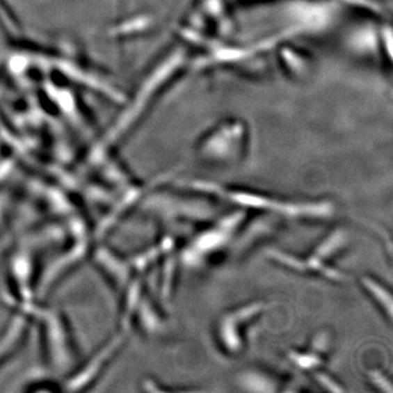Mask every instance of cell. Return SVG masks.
I'll use <instances>...</instances> for the list:
<instances>
[{
	"mask_svg": "<svg viewBox=\"0 0 393 393\" xmlns=\"http://www.w3.org/2000/svg\"><path fill=\"white\" fill-rule=\"evenodd\" d=\"M247 214L248 211L237 208L231 214L218 218L214 225L193 236L182 255L185 264L193 268L201 266L210 257L229 246L245 223Z\"/></svg>",
	"mask_w": 393,
	"mask_h": 393,
	"instance_id": "cell-2",
	"label": "cell"
},
{
	"mask_svg": "<svg viewBox=\"0 0 393 393\" xmlns=\"http://www.w3.org/2000/svg\"><path fill=\"white\" fill-rule=\"evenodd\" d=\"M314 376V379L316 383L321 386L322 388H325L328 391H335V392H340V391H344L340 383H337L333 377L328 375V374L323 373V371H318L312 373Z\"/></svg>",
	"mask_w": 393,
	"mask_h": 393,
	"instance_id": "cell-9",
	"label": "cell"
},
{
	"mask_svg": "<svg viewBox=\"0 0 393 393\" xmlns=\"http://www.w3.org/2000/svg\"><path fill=\"white\" fill-rule=\"evenodd\" d=\"M348 243V235L342 229H335L316 245L310 256L321 264H330Z\"/></svg>",
	"mask_w": 393,
	"mask_h": 393,
	"instance_id": "cell-5",
	"label": "cell"
},
{
	"mask_svg": "<svg viewBox=\"0 0 393 393\" xmlns=\"http://www.w3.org/2000/svg\"><path fill=\"white\" fill-rule=\"evenodd\" d=\"M360 283L366 294L371 297L379 310L385 314L388 321H392L393 300L390 289L383 282L367 274L360 278Z\"/></svg>",
	"mask_w": 393,
	"mask_h": 393,
	"instance_id": "cell-6",
	"label": "cell"
},
{
	"mask_svg": "<svg viewBox=\"0 0 393 393\" xmlns=\"http://www.w3.org/2000/svg\"><path fill=\"white\" fill-rule=\"evenodd\" d=\"M269 306L268 303L260 300L243 305L223 314L216 328V341L222 351L230 356L239 355L245 345L243 331Z\"/></svg>",
	"mask_w": 393,
	"mask_h": 393,
	"instance_id": "cell-3",
	"label": "cell"
},
{
	"mask_svg": "<svg viewBox=\"0 0 393 393\" xmlns=\"http://www.w3.org/2000/svg\"><path fill=\"white\" fill-rule=\"evenodd\" d=\"M239 386L250 392H277L280 387L275 378L259 369L243 371L237 378Z\"/></svg>",
	"mask_w": 393,
	"mask_h": 393,
	"instance_id": "cell-7",
	"label": "cell"
},
{
	"mask_svg": "<svg viewBox=\"0 0 393 393\" xmlns=\"http://www.w3.org/2000/svg\"><path fill=\"white\" fill-rule=\"evenodd\" d=\"M188 187L195 193L231 203L243 210H255L280 218L293 220H328L335 214V204L331 200L295 201L277 198L256 191L225 187L208 180H191Z\"/></svg>",
	"mask_w": 393,
	"mask_h": 393,
	"instance_id": "cell-1",
	"label": "cell"
},
{
	"mask_svg": "<svg viewBox=\"0 0 393 393\" xmlns=\"http://www.w3.org/2000/svg\"><path fill=\"white\" fill-rule=\"evenodd\" d=\"M368 383L375 387L377 390L391 393L393 391L392 383L385 373L378 369H373L367 373Z\"/></svg>",
	"mask_w": 393,
	"mask_h": 393,
	"instance_id": "cell-8",
	"label": "cell"
},
{
	"mask_svg": "<svg viewBox=\"0 0 393 393\" xmlns=\"http://www.w3.org/2000/svg\"><path fill=\"white\" fill-rule=\"evenodd\" d=\"M329 351V339L325 333L316 335L314 340L310 343V348L303 351H289L287 354L289 362L300 371H318L325 365Z\"/></svg>",
	"mask_w": 393,
	"mask_h": 393,
	"instance_id": "cell-4",
	"label": "cell"
}]
</instances>
